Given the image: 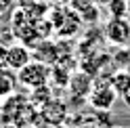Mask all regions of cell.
I'll return each instance as SVG.
<instances>
[{"label": "cell", "mask_w": 130, "mask_h": 128, "mask_svg": "<svg viewBox=\"0 0 130 128\" xmlns=\"http://www.w3.org/2000/svg\"><path fill=\"white\" fill-rule=\"evenodd\" d=\"M17 80H19V84H23L29 90L46 86V84H51V65H46L44 61L31 59L25 67H21L17 71Z\"/></svg>", "instance_id": "cell-1"}, {"label": "cell", "mask_w": 130, "mask_h": 128, "mask_svg": "<svg viewBox=\"0 0 130 128\" xmlns=\"http://www.w3.org/2000/svg\"><path fill=\"white\" fill-rule=\"evenodd\" d=\"M116 99H118V92L111 86L109 78L105 80V82L92 86L90 92H88V103H90L94 109H99V111H109L113 107V103H116Z\"/></svg>", "instance_id": "cell-2"}, {"label": "cell", "mask_w": 130, "mask_h": 128, "mask_svg": "<svg viewBox=\"0 0 130 128\" xmlns=\"http://www.w3.org/2000/svg\"><path fill=\"white\" fill-rule=\"evenodd\" d=\"M105 36L116 46H126L130 42V19L128 17H111L105 25Z\"/></svg>", "instance_id": "cell-3"}, {"label": "cell", "mask_w": 130, "mask_h": 128, "mask_svg": "<svg viewBox=\"0 0 130 128\" xmlns=\"http://www.w3.org/2000/svg\"><path fill=\"white\" fill-rule=\"evenodd\" d=\"M31 61V51L27 49L25 44H11L6 46V67L13 71H19L21 67H25L27 63Z\"/></svg>", "instance_id": "cell-4"}, {"label": "cell", "mask_w": 130, "mask_h": 128, "mask_svg": "<svg viewBox=\"0 0 130 128\" xmlns=\"http://www.w3.org/2000/svg\"><path fill=\"white\" fill-rule=\"evenodd\" d=\"M65 116H67V111H65V105L61 101H48L44 103L42 107H40V120H46L48 126H59Z\"/></svg>", "instance_id": "cell-5"}, {"label": "cell", "mask_w": 130, "mask_h": 128, "mask_svg": "<svg viewBox=\"0 0 130 128\" xmlns=\"http://www.w3.org/2000/svg\"><path fill=\"white\" fill-rule=\"evenodd\" d=\"M19 84L17 71H13L9 67H0V99H6L15 92V86Z\"/></svg>", "instance_id": "cell-6"}, {"label": "cell", "mask_w": 130, "mask_h": 128, "mask_svg": "<svg viewBox=\"0 0 130 128\" xmlns=\"http://www.w3.org/2000/svg\"><path fill=\"white\" fill-rule=\"evenodd\" d=\"M109 82H111V86L116 88V92L120 94V97H124V94L130 90V71H126V69L116 71V74L109 76Z\"/></svg>", "instance_id": "cell-7"}, {"label": "cell", "mask_w": 130, "mask_h": 128, "mask_svg": "<svg viewBox=\"0 0 130 128\" xmlns=\"http://www.w3.org/2000/svg\"><path fill=\"white\" fill-rule=\"evenodd\" d=\"M105 6L111 13V17H128V13H130L128 0H109Z\"/></svg>", "instance_id": "cell-8"}, {"label": "cell", "mask_w": 130, "mask_h": 128, "mask_svg": "<svg viewBox=\"0 0 130 128\" xmlns=\"http://www.w3.org/2000/svg\"><path fill=\"white\" fill-rule=\"evenodd\" d=\"M15 9V0H0V17L9 15Z\"/></svg>", "instance_id": "cell-9"}, {"label": "cell", "mask_w": 130, "mask_h": 128, "mask_svg": "<svg viewBox=\"0 0 130 128\" xmlns=\"http://www.w3.org/2000/svg\"><path fill=\"white\" fill-rule=\"evenodd\" d=\"M15 2H19V6H21V9H25V6H29L31 2H36V0H15Z\"/></svg>", "instance_id": "cell-10"}, {"label": "cell", "mask_w": 130, "mask_h": 128, "mask_svg": "<svg viewBox=\"0 0 130 128\" xmlns=\"http://www.w3.org/2000/svg\"><path fill=\"white\" fill-rule=\"evenodd\" d=\"M0 128H17V126L11 124V122H0Z\"/></svg>", "instance_id": "cell-11"}, {"label": "cell", "mask_w": 130, "mask_h": 128, "mask_svg": "<svg viewBox=\"0 0 130 128\" xmlns=\"http://www.w3.org/2000/svg\"><path fill=\"white\" fill-rule=\"evenodd\" d=\"M53 2H57L59 6H65V4H69V0H53Z\"/></svg>", "instance_id": "cell-12"}, {"label": "cell", "mask_w": 130, "mask_h": 128, "mask_svg": "<svg viewBox=\"0 0 130 128\" xmlns=\"http://www.w3.org/2000/svg\"><path fill=\"white\" fill-rule=\"evenodd\" d=\"M80 128H99L96 124H84V126H80Z\"/></svg>", "instance_id": "cell-13"}, {"label": "cell", "mask_w": 130, "mask_h": 128, "mask_svg": "<svg viewBox=\"0 0 130 128\" xmlns=\"http://www.w3.org/2000/svg\"><path fill=\"white\" fill-rule=\"evenodd\" d=\"M94 2H96V4H107L109 0H94Z\"/></svg>", "instance_id": "cell-14"}, {"label": "cell", "mask_w": 130, "mask_h": 128, "mask_svg": "<svg viewBox=\"0 0 130 128\" xmlns=\"http://www.w3.org/2000/svg\"><path fill=\"white\" fill-rule=\"evenodd\" d=\"M27 128H40V126H27Z\"/></svg>", "instance_id": "cell-15"}, {"label": "cell", "mask_w": 130, "mask_h": 128, "mask_svg": "<svg viewBox=\"0 0 130 128\" xmlns=\"http://www.w3.org/2000/svg\"><path fill=\"white\" fill-rule=\"evenodd\" d=\"M113 128H122V126H113Z\"/></svg>", "instance_id": "cell-16"}, {"label": "cell", "mask_w": 130, "mask_h": 128, "mask_svg": "<svg viewBox=\"0 0 130 128\" xmlns=\"http://www.w3.org/2000/svg\"><path fill=\"white\" fill-rule=\"evenodd\" d=\"M61 128H63V126H61Z\"/></svg>", "instance_id": "cell-17"}]
</instances>
